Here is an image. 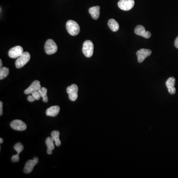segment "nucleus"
Returning a JSON list of instances; mask_svg holds the SVG:
<instances>
[{"mask_svg":"<svg viewBox=\"0 0 178 178\" xmlns=\"http://www.w3.org/2000/svg\"><path fill=\"white\" fill-rule=\"evenodd\" d=\"M108 25L113 32H116L119 30V25L114 19H110L108 21Z\"/></svg>","mask_w":178,"mask_h":178,"instance_id":"f3484780","label":"nucleus"},{"mask_svg":"<svg viewBox=\"0 0 178 178\" xmlns=\"http://www.w3.org/2000/svg\"><path fill=\"white\" fill-rule=\"evenodd\" d=\"M15 150L17 152V154L12 156V161L13 162H17L20 161V154L23 150L24 146L20 142H17L15 144L13 147Z\"/></svg>","mask_w":178,"mask_h":178,"instance_id":"ddd939ff","label":"nucleus"},{"mask_svg":"<svg viewBox=\"0 0 178 178\" xmlns=\"http://www.w3.org/2000/svg\"><path fill=\"white\" fill-rule=\"evenodd\" d=\"M10 127L17 131H24L27 129V125L24 122L20 120H15L10 123Z\"/></svg>","mask_w":178,"mask_h":178,"instance_id":"1a4fd4ad","label":"nucleus"},{"mask_svg":"<svg viewBox=\"0 0 178 178\" xmlns=\"http://www.w3.org/2000/svg\"><path fill=\"white\" fill-rule=\"evenodd\" d=\"M175 82H176V80H175V78L173 77H171L169 78L168 80H167L166 82V86L168 89L169 93L171 95L175 94L176 92V90L174 87L175 85Z\"/></svg>","mask_w":178,"mask_h":178,"instance_id":"4468645a","label":"nucleus"},{"mask_svg":"<svg viewBox=\"0 0 178 178\" xmlns=\"http://www.w3.org/2000/svg\"><path fill=\"white\" fill-rule=\"evenodd\" d=\"M151 51L149 49H141L139 50L136 52L137 56L138 61L139 63H142L144 61L147 57H148L151 54Z\"/></svg>","mask_w":178,"mask_h":178,"instance_id":"0eeeda50","label":"nucleus"},{"mask_svg":"<svg viewBox=\"0 0 178 178\" xmlns=\"http://www.w3.org/2000/svg\"><path fill=\"white\" fill-rule=\"evenodd\" d=\"M23 49L21 46H17L12 47L8 52V56L10 58H18L23 54Z\"/></svg>","mask_w":178,"mask_h":178,"instance_id":"9d476101","label":"nucleus"},{"mask_svg":"<svg viewBox=\"0 0 178 178\" xmlns=\"http://www.w3.org/2000/svg\"><path fill=\"white\" fill-rule=\"evenodd\" d=\"M59 135L60 133L59 131H53L51 133V136L54 140L56 145L57 147L60 146L61 144V141L59 139Z\"/></svg>","mask_w":178,"mask_h":178,"instance_id":"a211bd4d","label":"nucleus"},{"mask_svg":"<svg viewBox=\"0 0 178 178\" xmlns=\"http://www.w3.org/2000/svg\"><path fill=\"white\" fill-rule=\"evenodd\" d=\"M60 111V107L57 105L51 106L46 110V115L47 116L55 117L59 114Z\"/></svg>","mask_w":178,"mask_h":178,"instance_id":"2eb2a0df","label":"nucleus"},{"mask_svg":"<svg viewBox=\"0 0 178 178\" xmlns=\"http://www.w3.org/2000/svg\"><path fill=\"white\" fill-rule=\"evenodd\" d=\"M54 139L52 137H47L45 141L46 145L47 147V149H50L51 150H53L54 149Z\"/></svg>","mask_w":178,"mask_h":178,"instance_id":"6ab92c4d","label":"nucleus"},{"mask_svg":"<svg viewBox=\"0 0 178 178\" xmlns=\"http://www.w3.org/2000/svg\"><path fill=\"white\" fill-rule=\"evenodd\" d=\"M2 66H3V63H2V59H0V68H2Z\"/></svg>","mask_w":178,"mask_h":178,"instance_id":"cd10ccee","label":"nucleus"},{"mask_svg":"<svg viewBox=\"0 0 178 178\" xmlns=\"http://www.w3.org/2000/svg\"><path fill=\"white\" fill-rule=\"evenodd\" d=\"M89 12L91 15L92 18L94 20H98L100 15V7L99 6H95L89 8Z\"/></svg>","mask_w":178,"mask_h":178,"instance_id":"dca6fc26","label":"nucleus"},{"mask_svg":"<svg viewBox=\"0 0 178 178\" xmlns=\"http://www.w3.org/2000/svg\"><path fill=\"white\" fill-rule=\"evenodd\" d=\"M67 93L69 95V100L74 101L78 98V87L76 84H72L66 89Z\"/></svg>","mask_w":178,"mask_h":178,"instance_id":"39448f33","label":"nucleus"},{"mask_svg":"<svg viewBox=\"0 0 178 178\" xmlns=\"http://www.w3.org/2000/svg\"><path fill=\"white\" fill-rule=\"evenodd\" d=\"M43 101H44V103H47L48 101V97H47V95L43 98Z\"/></svg>","mask_w":178,"mask_h":178,"instance_id":"a878e982","label":"nucleus"},{"mask_svg":"<svg viewBox=\"0 0 178 178\" xmlns=\"http://www.w3.org/2000/svg\"><path fill=\"white\" fill-rule=\"evenodd\" d=\"M58 47L55 42L52 39H48L45 45V51L47 54H55L57 52Z\"/></svg>","mask_w":178,"mask_h":178,"instance_id":"20e7f679","label":"nucleus"},{"mask_svg":"<svg viewBox=\"0 0 178 178\" xmlns=\"http://www.w3.org/2000/svg\"><path fill=\"white\" fill-rule=\"evenodd\" d=\"M52 150H51V149H47V154H52Z\"/></svg>","mask_w":178,"mask_h":178,"instance_id":"bb28decb","label":"nucleus"},{"mask_svg":"<svg viewBox=\"0 0 178 178\" xmlns=\"http://www.w3.org/2000/svg\"><path fill=\"white\" fill-rule=\"evenodd\" d=\"M134 0H120L118 3V6L120 9L123 10H129L134 7Z\"/></svg>","mask_w":178,"mask_h":178,"instance_id":"423d86ee","label":"nucleus"},{"mask_svg":"<svg viewBox=\"0 0 178 178\" xmlns=\"http://www.w3.org/2000/svg\"><path fill=\"white\" fill-rule=\"evenodd\" d=\"M31 95L34 98L35 100H37V101L38 100H40L41 98L39 93L38 91H33V92H32V93L31 94Z\"/></svg>","mask_w":178,"mask_h":178,"instance_id":"4be33fe9","label":"nucleus"},{"mask_svg":"<svg viewBox=\"0 0 178 178\" xmlns=\"http://www.w3.org/2000/svg\"><path fill=\"white\" fill-rule=\"evenodd\" d=\"M174 45H175V47L178 49V36L177 37L176 39H175Z\"/></svg>","mask_w":178,"mask_h":178,"instance_id":"393cba45","label":"nucleus"},{"mask_svg":"<svg viewBox=\"0 0 178 178\" xmlns=\"http://www.w3.org/2000/svg\"><path fill=\"white\" fill-rule=\"evenodd\" d=\"M3 142V139H2V138H0V143L2 144Z\"/></svg>","mask_w":178,"mask_h":178,"instance_id":"c85d7f7f","label":"nucleus"},{"mask_svg":"<svg viewBox=\"0 0 178 178\" xmlns=\"http://www.w3.org/2000/svg\"><path fill=\"white\" fill-rule=\"evenodd\" d=\"M41 86L40 85V82L39 81L35 80L32 82L30 87L26 89L24 91V94L26 95H29L32 93V92L35 91H39L41 89Z\"/></svg>","mask_w":178,"mask_h":178,"instance_id":"f8f14e48","label":"nucleus"},{"mask_svg":"<svg viewBox=\"0 0 178 178\" xmlns=\"http://www.w3.org/2000/svg\"><path fill=\"white\" fill-rule=\"evenodd\" d=\"M66 27L67 32L71 36H76L80 32V26L76 22L72 20L67 21L66 24Z\"/></svg>","mask_w":178,"mask_h":178,"instance_id":"f257e3e1","label":"nucleus"},{"mask_svg":"<svg viewBox=\"0 0 178 178\" xmlns=\"http://www.w3.org/2000/svg\"><path fill=\"white\" fill-rule=\"evenodd\" d=\"M93 43L90 40H87L84 42L82 48V52L85 57H91L93 56L94 53Z\"/></svg>","mask_w":178,"mask_h":178,"instance_id":"7ed1b4c3","label":"nucleus"},{"mask_svg":"<svg viewBox=\"0 0 178 178\" xmlns=\"http://www.w3.org/2000/svg\"><path fill=\"white\" fill-rule=\"evenodd\" d=\"M3 114V103L0 101V115L2 116Z\"/></svg>","mask_w":178,"mask_h":178,"instance_id":"b1692460","label":"nucleus"},{"mask_svg":"<svg viewBox=\"0 0 178 178\" xmlns=\"http://www.w3.org/2000/svg\"><path fill=\"white\" fill-rule=\"evenodd\" d=\"M39 93L40 96L42 98H43L44 96H46L47 95V90L46 88L45 87H41V89H40L39 91Z\"/></svg>","mask_w":178,"mask_h":178,"instance_id":"412c9836","label":"nucleus"},{"mask_svg":"<svg viewBox=\"0 0 178 178\" xmlns=\"http://www.w3.org/2000/svg\"><path fill=\"white\" fill-rule=\"evenodd\" d=\"M39 162V159L37 157L33 158V160H29L25 165L23 171L25 173H30L32 171L35 166Z\"/></svg>","mask_w":178,"mask_h":178,"instance_id":"6e6552de","label":"nucleus"},{"mask_svg":"<svg viewBox=\"0 0 178 178\" xmlns=\"http://www.w3.org/2000/svg\"><path fill=\"white\" fill-rule=\"evenodd\" d=\"M30 54L29 52H23L15 61V66L17 68H20L23 67L30 61Z\"/></svg>","mask_w":178,"mask_h":178,"instance_id":"f03ea898","label":"nucleus"},{"mask_svg":"<svg viewBox=\"0 0 178 178\" xmlns=\"http://www.w3.org/2000/svg\"><path fill=\"white\" fill-rule=\"evenodd\" d=\"M135 33L139 36H142L143 37L149 39L151 37V33L149 31H147L144 26L139 25L136 26L135 29Z\"/></svg>","mask_w":178,"mask_h":178,"instance_id":"9b49d317","label":"nucleus"},{"mask_svg":"<svg viewBox=\"0 0 178 178\" xmlns=\"http://www.w3.org/2000/svg\"><path fill=\"white\" fill-rule=\"evenodd\" d=\"M27 100H28V101H29V102H33V101H35V99L33 97L32 95L30 96H28V97H27Z\"/></svg>","mask_w":178,"mask_h":178,"instance_id":"5701e85b","label":"nucleus"},{"mask_svg":"<svg viewBox=\"0 0 178 178\" xmlns=\"http://www.w3.org/2000/svg\"><path fill=\"white\" fill-rule=\"evenodd\" d=\"M9 69L8 67H3L0 69V79L2 80L6 78L9 74Z\"/></svg>","mask_w":178,"mask_h":178,"instance_id":"aec40b11","label":"nucleus"}]
</instances>
